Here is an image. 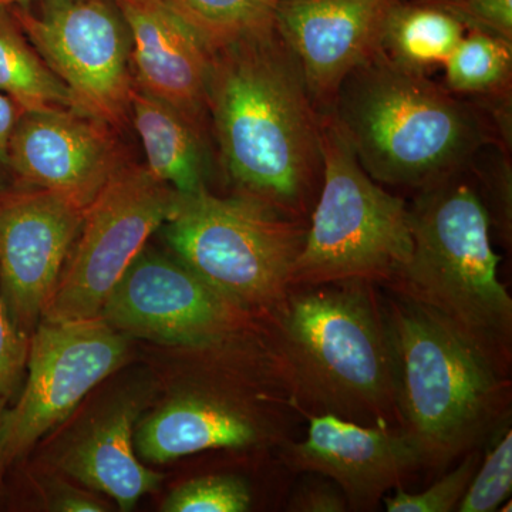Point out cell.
<instances>
[{
  "label": "cell",
  "instance_id": "obj_1",
  "mask_svg": "<svg viewBox=\"0 0 512 512\" xmlns=\"http://www.w3.org/2000/svg\"><path fill=\"white\" fill-rule=\"evenodd\" d=\"M208 111L242 195L303 220L323 178V113L276 28L211 53Z\"/></svg>",
  "mask_w": 512,
  "mask_h": 512
},
{
  "label": "cell",
  "instance_id": "obj_2",
  "mask_svg": "<svg viewBox=\"0 0 512 512\" xmlns=\"http://www.w3.org/2000/svg\"><path fill=\"white\" fill-rule=\"evenodd\" d=\"M329 114L363 170L383 187L426 190L470 168L483 148L501 147L473 101L382 49L346 76Z\"/></svg>",
  "mask_w": 512,
  "mask_h": 512
},
{
  "label": "cell",
  "instance_id": "obj_3",
  "mask_svg": "<svg viewBox=\"0 0 512 512\" xmlns=\"http://www.w3.org/2000/svg\"><path fill=\"white\" fill-rule=\"evenodd\" d=\"M282 299L276 360L299 410L365 426L397 419L386 315L363 281L306 286Z\"/></svg>",
  "mask_w": 512,
  "mask_h": 512
},
{
  "label": "cell",
  "instance_id": "obj_4",
  "mask_svg": "<svg viewBox=\"0 0 512 512\" xmlns=\"http://www.w3.org/2000/svg\"><path fill=\"white\" fill-rule=\"evenodd\" d=\"M384 315L399 430L420 466L447 467L503 419L510 394L503 370L460 330L400 293Z\"/></svg>",
  "mask_w": 512,
  "mask_h": 512
},
{
  "label": "cell",
  "instance_id": "obj_5",
  "mask_svg": "<svg viewBox=\"0 0 512 512\" xmlns=\"http://www.w3.org/2000/svg\"><path fill=\"white\" fill-rule=\"evenodd\" d=\"M409 211L412 256L394 288L460 330L503 370L512 299L498 278L490 212L470 168L419 191Z\"/></svg>",
  "mask_w": 512,
  "mask_h": 512
},
{
  "label": "cell",
  "instance_id": "obj_6",
  "mask_svg": "<svg viewBox=\"0 0 512 512\" xmlns=\"http://www.w3.org/2000/svg\"><path fill=\"white\" fill-rule=\"evenodd\" d=\"M323 178L289 286L393 282L412 256L409 205L359 164L323 113Z\"/></svg>",
  "mask_w": 512,
  "mask_h": 512
},
{
  "label": "cell",
  "instance_id": "obj_7",
  "mask_svg": "<svg viewBox=\"0 0 512 512\" xmlns=\"http://www.w3.org/2000/svg\"><path fill=\"white\" fill-rule=\"evenodd\" d=\"M308 225L249 197L207 188L180 194L165 222L177 258L214 291L248 311L279 305Z\"/></svg>",
  "mask_w": 512,
  "mask_h": 512
},
{
  "label": "cell",
  "instance_id": "obj_8",
  "mask_svg": "<svg viewBox=\"0 0 512 512\" xmlns=\"http://www.w3.org/2000/svg\"><path fill=\"white\" fill-rule=\"evenodd\" d=\"M178 197L180 192L158 181L146 167L120 168L84 210L79 235L42 320L100 316L148 238L173 215Z\"/></svg>",
  "mask_w": 512,
  "mask_h": 512
},
{
  "label": "cell",
  "instance_id": "obj_9",
  "mask_svg": "<svg viewBox=\"0 0 512 512\" xmlns=\"http://www.w3.org/2000/svg\"><path fill=\"white\" fill-rule=\"evenodd\" d=\"M10 6L29 42L72 96V110L117 127L126 121L136 84L131 40L114 0H39Z\"/></svg>",
  "mask_w": 512,
  "mask_h": 512
},
{
  "label": "cell",
  "instance_id": "obj_10",
  "mask_svg": "<svg viewBox=\"0 0 512 512\" xmlns=\"http://www.w3.org/2000/svg\"><path fill=\"white\" fill-rule=\"evenodd\" d=\"M127 356L119 330L100 316L40 320L29 339L28 379L18 403L3 413L0 457L8 467L63 423Z\"/></svg>",
  "mask_w": 512,
  "mask_h": 512
},
{
  "label": "cell",
  "instance_id": "obj_11",
  "mask_svg": "<svg viewBox=\"0 0 512 512\" xmlns=\"http://www.w3.org/2000/svg\"><path fill=\"white\" fill-rule=\"evenodd\" d=\"M245 312L180 259L143 249L104 302L100 318L136 338L204 348L234 335Z\"/></svg>",
  "mask_w": 512,
  "mask_h": 512
},
{
  "label": "cell",
  "instance_id": "obj_12",
  "mask_svg": "<svg viewBox=\"0 0 512 512\" xmlns=\"http://www.w3.org/2000/svg\"><path fill=\"white\" fill-rule=\"evenodd\" d=\"M83 214L55 192L0 194V295L25 339L45 315Z\"/></svg>",
  "mask_w": 512,
  "mask_h": 512
},
{
  "label": "cell",
  "instance_id": "obj_13",
  "mask_svg": "<svg viewBox=\"0 0 512 512\" xmlns=\"http://www.w3.org/2000/svg\"><path fill=\"white\" fill-rule=\"evenodd\" d=\"M107 127L72 109L23 111L10 138L9 168L23 183L86 210L121 168Z\"/></svg>",
  "mask_w": 512,
  "mask_h": 512
},
{
  "label": "cell",
  "instance_id": "obj_14",
  "mask_svg": "<svg viewBox=\"0 0 512 512\" xmlns=\"http://www.w3.org/2000/svg\"><path fill=\"white\" fill-rule=\"evenodd\" d=\"M400 0H282L275 28L301 64L309 92L329 113L340 84L382 45Z\"/></svg>",
  "mask_w": 512,
  "mask_h": 512
},
{
  "label": "cell",
  "instance_id": "obj_15",
  "mask_svg": "<svg viewBox=\"0 0 512 512\" xmlns=\"http://www.w3.org/2000/svg\"><path fill=\"white\" fill-rule=\"evenodd\" d=\"M286 461L295 470L335 481L355 508L373 507L420 466L402 431L390 424L365 426L335 414L309 416L308 436L301 443H288Z\"/></svg>",
  "mask_w": 512,
  "mask_h": 512
},
{
  "label": "cell",
  "instance_id": "obj_16",
  "mask_svg": "<svg viewBox=\"0 0 512 512\" xmlns=\"http://www.w3.org/2000/svg\"><path fill=\"white\" fill-rule=\"evenodd\" d=\"M126 20L136 87L200 128L208 110L211 53L165 0H114Z\"/></svg>",
  "mask_w": 512,
  "mask_h": 512
},
{
  "label": "cell",
  "instance_id": "obj_17",
  "mask_svg": "<svg viewBox=\"0 0 512 512\" xmlns=\"http://www.w3.org/2000/svg\"><path fill=\"white\" fill-rule=\"evenodd\" d=\"M261 434V424L244 407L211 394L191 393L144 420L133 441L144 460L163 464L202 451L252 446Z\"/></svg>",
  "mask_w": 512,
  "mask_h": 512
},
{
  "label": "cell",
  "instance_id": "obj_18",
  "mask_svg": "<svg viewBox=\"0 0 512 512\" xmlns=\"http://www.w3.org/2000/svg\"><path fill=\"white\" fill-rule=\"evenodd\" d=\"M137 410L126 404L103 417L62 457V468L80 483L109 495L121 511L160 487L163 477L136 456L133 424Z\"/></svg>",
  "mask_w": 512,
  "mask_h": 512
},
{
  "label": "cell",
  "instance_id": "obj_19",
  "mask_svg": "<svg viewBox=\"0 0 512 512\" xmlns=\"http://www.w3.org/2000/svg\"><path fill=\"white\" fill-rule=\"evenodd\" d=\"M130 111L143 141L150 174L180 194L207 188V156L200 128L180 111L137 87L131 96Z\"/></svg>",
  "mask_w": 512,
  "mask_h": 512
},
{
  "label": "cell",
  "instance_id": "obj_20",
  "mask_svg": "<svg viewBox=\"0 0 512 512\" xmlns=\"http://www.w3.org/2000/svg\"><path fill=\"white\" fill-rule=\"evenodd\" d=\"M466 33L434 0H400L387 18L380 49L394 62L430 74L443 67Z\"/></svg>",
  "mask_w": 512,
  "mask_h": 512
},
{
  "label": "cell",
  "instance_id": "obj_21",
  "mask_svg": "<svg viewBox=\"0 0 512 512\" xmlns=\"http://www.w3.org/2000/svg\"><path fill=\"white\" fill-rule=\"evenodd\" d=\"M0 93L23 111L73 107L69 90L29 42L10 6H0Z\"/></svg>",
  "mask_w": 512,
  "mask_h": 512
},
{
  "label": "cell",
  "instance_id": "obj_22",
  "mask_svg": "<svg viewBox=\"0 0 512 512\" xmlns=\"http://www.w3.org/2000/svg\"><path fill=\"white\" fill-rule=\"evenodd\" d=\"M210 53L275 28L282 0H165Z\"/></svg>",
  "mask_w": 512,
  "mask_h": 512
},
{
  "label": "cell",
  "instance_id": "obj_23",
  "mask_svg": "<svg viewBox=\"0 0 512 512\" xmlns=\"http://www.w3.org/2000/svg\"><path fill=\"white\" fill-rule=\"evenodd\" d=\"M444 86L464 99L512 90V42L471 30L443 64Z\"/></svg>",
  "mask_w": 512,
  "mask_h": 512
},
{
  "label": "cell",
  "instance_id": "obj_24",
  "mask_svg": "<svg viewBox=\"0 0 512 512\" xmlns=\"http://www.w3.org/2000/svg\"><path fill=\"white\" fill-rule=\"evenodd\" d=\"M251 507V493L241 478L205 476L175 488L164 501L167 512H245Z\"/></svg>",
  "mask_w": 512,
  "mask_h": 512
},
{
  "label": "cell",
  "instance_id": "obj_25",
  "mask_svg": "<svg viewBox=\"0 0 512 512\" xmlns=\"http://www.w3.org/2000/svg\"><path fill=\"white\" fill-rule=\"evenodd\" d=\"M511 491L512 433L507 430L481 461L457 511H497L511 497Z\"/></svg>",
  "mask_w": 512,
  "mask_h": 512
},
{
  "label": "cell",
  "instance_id": "obj_26",
  "mask_svg": "<svg viewBox=\"0 0 512 512\" xmlns=\"http://www.w3.org/2000/svg\"><path fill=\"white\" fill-rule=\"evenodd\" d=\"M481 456L478 451H470L450 473L440 478L421 493H407L397 487L393 495L384 497V507L389 512H450L457 510L463 500L468 485L473 480Z\"/></svg>",
  "mask_w": 512,
  "mask_h": 512
},
{
  "label": "cell",
  "instance_id": "obj_27",
  "mask_svg": "<svg viewBox=\"0 0 512 512\" xmlns=\"http://www.w3.org/2000/svg\"><path fill=\"white\" fill-rule=\"evenodd\" d=\"M460 20L467 32L488 33L512 42V0H434Z\"/></svg>",
  "mask_w": 512,
  "mask_h": 512
},
{
  "label": "cell",
  "instance_id": "obj_28",
  "mask_svg": "<svg viewBox=\"0 0 512 512\" xmlns=\"http://www.w3.org/2000/svg\"><path fill=\"white\" fill-rule=\"evenodd\" d=\"M29 340L23 338L10 319L0 295V396H12L22 380L28 360Z\"/></svg>",
  "mask_w": 512,
  "mask_h": 512
},
{
  "label": "cell",
  "instance_id": "obj_29",
  "mask_svg": "<svg viewBox=\"0 0 512 512\" xmlns=\"http://www.w3.org/2000/svg\"><path fill=\"white\" fill-rule=\"evenodd\" d=\"M343 493H338L329 485H308L295 495L291 503L292 511L302 512H342L348 508Z\"/></svg>",
  "mask_w": 512,
  "mask_h": 512
},
{
  "label": "cell",
  "instance_id": "obj_30",
  "mask_svg": "<svg viewBox=\"0 0 512 512\" xmlns=\"http://www.w3.org/2000/svg\"><path fill=\"white\" fill-rule=\"evenodd\" d=\"M22 113L15 101L0 93V170L9 168L10 138Z\"/></svg>",
  "mask_w": 512,
  "mask_h": 512
},
{
  "label": "cell",
  "instance_id": "obj_31",
  "mask_svg": "<svg viewBox=\"0 0 512 512\" xmlns=\"http://www.w3.org/2000/svg\"><path fill=\"white\" fill-rule=\"evenodd\" d=\"M55 510L62 512H100L104 511L103 505L94 500L90 495L80 491L70 490L60 494L55 503Z\"/></svg>",
  "mask_w": 512,
  "mask_h": 512
},
{
  "label": "cell",
  "instance_id": "obj_32",
  "mask_svg": "<svg viewBox=\"0 0 512 512\" xmlns=\"http://www.w3.org/2000/svg\"><path fill=\"white\" fill-rule=\"evenodd\" d=\"M6 397L0 396V433H2V421H3V413L6 410ZM3 470H5V466L2 463V457H0V484H2V476Z\"/></svg>",
  "mask_w": 512,
  "mask_h": 512
},
{
  "label": "cell",
  "instance_id": "obj_33",
  "mask_svg": "<svg viewBox=\"0 0 512 512\" xmlns=\"http://www.w3.org/2000/svg\"><path fill=\"white\" fill-rule=\"evenodd\" d=\"M39 2V0H0V6L20 5V3Z\"/></svg>",
  "mask_w": 512,
  "mask_h": 512
}]
</instances>
